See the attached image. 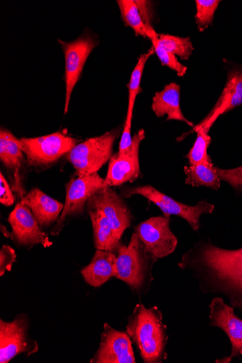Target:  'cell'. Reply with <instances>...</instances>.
Returning <instances> with one entry per match:
<instances>
[{
    "mask_svg": "<svg viewBox=\"0 0 242 363\" xmlns=\"http://www.w3.org/2000/svg\"><path fill=\"white\" fill-rule=\"evenodd\" d=\"M178 266L191 272L203 294H222L242 313V248L229 250L199 244L185 254Z\"/></svg>",
    "mask_w": 242,
    "mask_h": 363,
    "instance_id": "1",
    "label": "cell"
},
{
    "mask_svg": "<svg viewBox=\"0 0 242 363\" xmlns=\"http://www.w3.org/2000/svg\"><path fill=\"white\" fill-rule=\"evenodd\" d=\"M167 329L158 307L147 308L143 304H137L128 318L126 333L145 363H162L167 358Z\"/></svg>",
    "mask_w": 242,
    "mask_h": 363,
    "instance_id": "2",
    "label": "cell"
},
{
    "mask_svg": "<svg viewBox=\"0 0 242 363\" xmlns=\"http://www.w3.org/2000/svg\"><path fill=\"white\" fill-rule=\"evenodd\" d=\"M116 278L126 283L133 291L145 292L154 280L152 270L158 260L134 233L127 246L121 245L117 252Z\"/></svg>",
    "mask_w": 242,
    "mask_h": 363,
    "instance_id": "3",
    "label": "cell"
},
{
    "mask_svg": "<svg viewBox=\"0 0 242 363\" xmlns=\"http://www.w3.org/2000/svg\"><path fill=\"white\" fill-rule=\"evenodd\" d=\"M108 186L105 179H102L98 173L87 175L77 172L67 184L64 208L51 230V235L57 236L69 220L82 215L89 198Z\"/></svg>",
    "mask_w": 242,
    "mask_h": 363,
    "instance_id": "4",
    "label": "cell"
},
{
    "mask_svg": "<svg viewBox=\"0 0 242 363\" xmlns=\"http://www.w3.org/2000/svg\"><path fill=\"white\" fill-rule=\"evenodd\" d=\"M119 135V130H113L90 138L77 145L65 157L78 173L87 175L97 173L112 157L114 145Z\"/></svg>",
    "mask_w": 242,
    "mask_h": 363,
    "instance_id": "5",
    "label": "cell"
},
{
    "mask_svg": "<svg viewBox=\"0 0 242 363\" xmlns=\"http://www.w3.org/2000/svg\"><path fill=\"white\" fill-rule=\"evenodd\" d=\"M123 195L129 198L133 195H141L157 206L166 218L171 215L177 216L185 219L194 230L200 227L199 219L202 214H211L215 209L213 204L206 201L198 203L195 206H190L176 201L172 198L159 191L151 185L126 188L122 190Z\"/></svg>",
    "mask_w": 242,
    "mask_h": 363,
    "instance_id": "6",
    "label": "cell"
},
{
    "mask_svg": "<svg viewBox=\"0 0 242 363\" xmlns=\"http://www.w3.org/2000/svg\"><path fill=\"white\" fill-rule=\"evenodd\" d=\"M78 143V140L61 132L36 138L18 139L29 166L38 168L51 166Z\"/></svg>",
    "mask_w": 242,
    "mask_h": 363,
    "instance_id": "7",
    "label": "cell"
},
{
    "mask_svg": "<svg viewBox=\"0 0 242 363\" xmlns=\"http://www.w3.org/2000/svg\"><path fill=\"white\" fill-rule=\"evenodd\" d=\"M30 320L19 314L11 322L0 320V363H9L23 354L31 356L39 351L37 341L29 336Z\"/></svg>",
    "mask_w": 242,
    "mask_h": 363,
    "instance_id": "8",
    "label": "cell"
},
{
    "mask_svg": "<svg viewBox=\"0 0 242 363\" xmlns=\"http://www.w3.org/2000/svg\"><path fill=\"white\" fill-rule=\"evenodd\" d=\"M9 222L12 232L9 233L5 229L4 235L10 238L16 245L28 249L37 245H42L44 247L53 245L31 209L21 202L9 215Z\"/></svg>",
    "mask_w": 242,
    "mask_h": 363,
    "instance_id": "9",
    "label": "cell"
},
{
    "mask_svg": "<svg viewBox=\"0 0 242 363\" xmlns=\"http://www.w3.org/2000/svg\"><path fill=\"white\" fill-rule=\"evenodd\" d=\"M145 138V131L141 129L132 138L130 147L123 152L113 155L109 162L106 184L112 186L132 183L142 174L140 164V147Z\"/></svg>",
    "mask_w": 242,
    "mask_h": 363,
    "instance_id": "10",
    "label": "cell"
},
{
    "mask_svg": "<svg viewBox=\"0 0 242 363\" xmlns=\"http://www.w3.org/2000/svg\"><path fill=\"white\" fill-rule=\"evenodd\" d=\"M65 59V80L66 86L64 113L68 111L73 90L79 82L89 55L98 43L91 36L85 35L71 43L59 40Z\"/></svg>",
    "mask_w": 242,
    "mask_h": 363,
    "instance_id": "11",
    "label": "cell"
},
{
    "mask_svg": "<svg viewBox=\"0 0 242 363\" xmlns=\"http://www.w3.org/2000/svg\"><path fill=\"white\" fill-rule=\"evenodd\" d=\"M86 208H97L106 215L117 242L130 227L133 215L123 198L111 186L101 189L89 198Z\"/></svg>",
    "mask_w": 242,
    "mask_h": 363,
    "instance_id": "12",
    "label": "cell"
},
{
    "mask_svg": "<svg viewBox=\"0 0 242 363\" xmlns=\"http://www.w3.org/2000/svg\"><path fill=\"white\" fill-rule=\"evenodd\" d=\"M134 230L148 250L158 259L168 256L177 247L178 240L170 230L169 218H150Z\"/></svg>",
    "mask_w": 242,
    "mask_h": 363,
    "instance_id": "13",
    "label": "cell"
},
{
    "mask_svg": "<svg viewBox=\"0 0 242 363\" xmlns=\"http://www.w3.org/2000/svg\"><path fill=\"white\" fill-rule=\"evenodd\" d=\"M209 308L210 325L221 329L231 345V354L216 362L229 363L233 359L242 356V320L236 315L234 308L226 304L221 298H214Z\"/></svg>",
    "mask_w": 242,
    "mask_h": 363,
    "instance_id": "14",
    "label": "cell"
},
{
    "mask_svg": "<svg viewBox=\"0 0 242 363\" xmlns=\"http://www.w3.org/2000/svg\"><path fill=\"white\" fill-rule=\"evenodd\" d=\"M132 342L126 333L104 324L99 348L91 363H135Z\"/></svg>",
    "mask_w": 242,
    "mask_h": 363,
    "instance_id": "15",
    "label": "cell"
},
{
    "mask_svg": "<svg viewBox=\"0 0 242 363\" xmlns=\"http://www.w3.org/2000/svg\"><path fill=\"white\" fill-rule=\"evenodd\" d=\"M242 105V70L233 69L229 72L226 84L219 101L211 113L196 126L209 133L221 115Z\"/></svg>",
    "mask_w": 242,
    "mask_h": 363,
    "instance_id": "16",
    "label": "cell"
},
{
    "mask_svg": "<svg viewBox=\"0 0 242 363\" xmlns=\"http://www.w3.org/2000/svg\"><path fill=\"white\" fill-rule=\"evenodd\" d=\"M20 202L31 209L43 229L57 222L64 208V204L38 188L31 189Z\"/></svg>",
    "mask_w": 242,
    "mask_h": 363,
    "instance_id": "17",
    "label": "cell"
},
{
    "mask_svg": "<svg viewBox=\"0 0 242 363\" xmlns=\"http://www.w3.org/2000/svg\"><path fill=\"white\" fill-rule=\"evenodd\" d=\"M0 160L12 172L14 177L13 190L21 201L26 194L20 174L24 161V153L19 146L18 139L11 132L4 129L0 131Z\"/></svg>",
    "mask_w": 242,
    "mask_h": 363,
    "instance_id": "18",
    "label": "cell"
},
{
    "mask_svg": "<svg viewBox=\"0 0 242 363\" xmlns=\"http://www.w3.org/2000/svg\"><path fill=\"white\" fill-rule=\"evenodd\" d=\"M153 48L148 52L141 55L131 75L128 88V106L124 128L122 132L121 140L119 145V152L127 150L132 143L131 135V123L136 99L138 94L142 91L141 86L142 77L149 58L155 53Z\"/></svg>",
    "mask_w": 242,
    "mask_h": 363,
    "instance_id": "19",
    "label": "cell"
},
{
    "mask_svg": "<svg viewBox=\"0 0 242 363\" xmlns=\"http://www.w3.org/2000/svg\"><path fill=\"white\" fill-rule=\"evenodd\" d=\"M116 252L97 250L89 265L81 272L84 281L93 287L106 284L116 277Z\"/></svg>",
    "mask_w": 242,
    "mask_h": 363,
    "instance_id": "20",
    "label": "cell"
},
{
    "mask_svg": "<svg viewBox=\"0 0 242 363\" xmlns=\"http://www.w3.org/2000/svg\"><path fill=\"white\" fill-rule=\"evenodd\" d=\"M152 108L158 117L167 116V121H180L190 126L193 123L184 116L180 106V86L170 83L163 91L156 92L153 99Z\"/></svg>",
    "mask_w": 242,
    "mask_h": 363,
    "instance_id": "21",
    "label": "cell"
},
{
    "mask_svg": "<svg viewBox=\"0 0 242 363\" xmlns=\"http://www.w3.org/2000/svg\"><path fill=\"white\" fill-rule=\"evenodd\" d=\"M87 211L92 224L95 248L116 253L121 242L116 241L106 215L101 210L97 208H87Z\"/></svg>",
    "mask_w": 242,
    "mask_h": 363,
    "instance_id": "22",
    "label": "cell"
},
{
    "mask_svg": "<svg viewBox=\"0 0 242 363\" xmlns=\"http://www.w3.org/2000/svg\"><path fill=\"white\" fill-rule=\"evenodd\" d=\"M184 169L187 176V184L197 187L204 186L214 189L220 188L221 179L214 163H202L195 164V166L190 164L189 167H185Z\"/></svg>",
    "mask_w": 242,
    "mask_h": 363,
    "instance_id": "23",
    "label": "cell"
},
{
    "mask_svg": "<svg viewBox=\"0 0 242 363\" xmlns=\"http://www.w3.org/2000/svg\"><path fill=\"white\" fill-rule=\"evenodd\" d=\"M121 18L126 25L131 27L136 35L148 38V30L141 17L139 9L133 0H118Z\"/></svg>",
    "mask_w": 242,
    "mask_h": 363,
    "instance_id": "24",
    "label": "cell"
},
{
    "mask_svg": "<svg viewBox=\"0 0 242 363\" xmlns=\"http://www.w3.org/2000/svg\"><path fill=\"white\" fill-rule=\"evenodd\" d=\"M191 132H196L197 137L195 143L186 156L191 166L198 164H211L212 160L207 150L211 143V138L209 133L203 128L194 126Z\"/></svg>",
    "mask_w": 242,
    "mask_h": 363,
    "instance_id": "25",
    "label": "cell"
},
{
    "mask_svg": "<svg viewBox=\"0 0 242 363\" xmlns=\"http://www.w3.org/2000/svg\"><path fill=\"white\" fill-rule=\"evenodd\" d=\"M158 44L169 52L187 60L191 57L194 47L189 38H179L169 35H158Z\"/></svg>",
    "mask_w": 242,
    "mask_h": 363,
    "instance_id": "26",
    "label": "cell"
},
{
    "mask_svg": "<svg viewBox=\"0 0 242 363\" xmlns=\"http://www.w3.org/2000/svg\"><path fill=\"white\" fill-rule=\"evenodd\" d=\"M221 1L219 0H197L195 21L200 32L213 23L215 13Z\"/></svg>",
    "mask_w": 242,
    "mask_h": 363,
    "instance_id": "27",
    "label": "cell"
},
{
    "mask_svg": "<svg viewBox=\"0 0 242 363\" xmlns=\"http://www.w3.org/2000/svg\"><path fill=\"white\" fill-rule=\"evenodd\" d=\"M158 35L157 33L155 32L154 34L150 36L149 39L151 40L153 48L160 62L163 65L175 71L179 77H184L187 74V68L179 61L176 55L169 52L158 44Z\"/></svg>",
    "mask_w": 242,
    "mask_h": 363,
    "instance_id": "28",
    "label": "cell"
},
{
    "mask_svg": "<svg viewBox=\"0 0 242 363\" xmlns=\"http://www.w3.org/2000/svg\"><path fill=\"white\" fill-rule=\"evenodd\" d=\"M221 180L229 184L233 189L242 191V167L233 169H221L216 168Z\"/></svg>",
    "mask_w": 242,
    "mask_h": 363,
    "instance_id": "29",
    "label": "cell"
},
{
    "mask_svg": "<svg viewBox=\"0 0 242 363\" xmlns=\"http://www.w3.org/2000/svg\"><path fill=\"white\" fill-rule=\"evenodd\" d=\"M15 250L9 245H4L0 250V277L7 272H11L13 263L16 261Z\"/></svg>",
    "mask_w": 242,
    "mask_h": 363,
    "instance_id": "30",
    "label": "cell"
},
{
    "mask_svg": "<svg viewBox=\"0 0 242 363\" xmlns=\"http://www.w3.org/2000/svg\"><path fill=\"white\" fill-rule=\"evenodd\" d=\"M15 201L12 189L1 172L0 174V203L9 207L15 203Z\"/></svg>",
    "mask_w": 242,
    "mask_h": 363,
    "instance_id": "31",
    "label": "cell"
},
{
    "mask_svg": "<svg viewBox=\"0 0 242 363\" xmlns=\"http://www.w3.org/2000/svg\"><path fill=\"white\" fill-rule=\"evenodd\" d=\"M135 3L138 7V9H139L143 21L148 30L152 28V8L150 7V2L141 1V0H139V1H135Z\"/></svg>",
    "mask_w": 242,
    "mask_h": 363,
    "instance_id": "32",
    "label": "cell"
}]
</instances>
